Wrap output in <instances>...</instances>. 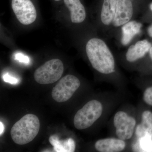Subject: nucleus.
<instances>
[{"instance_id": "f257e3e1", "label": "nucleus", "mask_w": 152, "mask_h": 152, "mask_svg": "<svg viewBox=\"0 0 152 152\" xmlns=\"http://www.w3.org/2000/svg\"><path fill=\"white\" fill-rule=\"evenodd\" d=\"M86 51L94 69L102 74L112 73L115 70V61L110 49L103 41L93 38L88 42Z\"/></svg>"}, {"instance_id": "f03ea898", "label": "nucleus", "mask_w": 152, "mask_h": 152, "mask_svg": "<svg viewBox=\"0 0 152 152\" xmlns=\"http://www.w3.org/2000/svg\"><path fill=\"white\" fill-rule=\"evenodd\" d=\"M39 129L40 122L38 117L34 114H27L12 127L11 137L16 144L25 145L34 140Z\"/></svg>"}, {"instance_id": "7ed1b4c3", "label": "nucleus", "mask_w": 152, "mask_h": 152, "mask_svg": "<svg viewBox=\"0 0 152 152\" xmlns=\"http://www.w3.org/2000/svg\"><path fill=\"white\" fill-rule=\"evenodd\" d=\"M102 111V105L99 101L92 100L88 102L75 115V127L78 130L90 127L101 117Z\"/></svg>"}, {"instance_id": "20e7f679", "label": "nucleus", "mask_w": 152, "mask_h": 152, "mask_svg": "<svg viewBox=\"0 0 152 152\" xmlns=\"http://www.w3.org/2000/svg\"><path fill=\"white\" fill-rule=\"evenodd\" d=\"M64 70L62 61L59 59H53L38 68L35 72L34 77L40 84L53 83L61 78Z\"/></svg>"}, {"instance_id": "39448f33", "label": "nucleus", "mask_w": 152, "mask_h": 152, "mask_svg": "<svg viewBox=\"0 0 152 152\" xmlns=\"http://www.w3.org/2000/svg\"><path fill=\"white\" fill-rule=\"evenodd\" d=\"M80 86V80L75 76L67 75L60 80L52 92L53 99L57 102L69 100Z\"/></svg>"}, {"instance_id": "423d86ee", "label": "nucleus", "mask_w": 152, "mask_h": 152, "mask_svg": "<svg viewBox=\"0 0 152 152\" xmlns=\"http://www.w3.org/2000/svg\"><path fill=\"white\" fill-rule=\"evenodd\" d=\"M12 7L17 18L22 24L30 25L36 20L37 11L31 0H12Z\"/></svg>"}, {"instance_id": "0eeeda50", "label": "nucleus", "mask_w": 152, "mask_h": 152, "mask_svg": "<svg viewBox=\"0 0 152 152\" xmlns=\"http://www.w3.org/2000/svg\"><path fill=\"white\" fill-rule=\"evenodd\" d=\"M136 124L134 118L124 112H118L114 117V124L116 128V133L119 138L123 140L131 138Z\"/></svg>"}, {"instance_id": "6e6552de", "label": "nucleus", "mask_w": 152, "mask_h": 152, "mask_svg": "<svg viewBox=\"0 0 152 152\" xmlns=\"http://www.w3.org/2000/svg\"><path fill=\"white\" fill-rule=\"evenodd\" d=\"M133 13V5L131 0H118L113 24L115 27L125 24L129 21Z\"/></svg>"}, {"instance_id": "1a4fd4ad", "label": "nucleus", "mask_w": 152, "mask_h": 152, "mask_svg": "<svg viewBox=\"0 0 152 152\" xmlns=\"http://www.w3.org/2000/svg\"><path fill=\"white\" fill-rule=\"evenodd\" d=\"M95 147L99 152H118L124 149L126 143L120 139H102L96 142Z\"/></svg>"}, {"instance_id": "9d476101", "label": "nucleus", "mask_w": 152, "mask_h": 152, "mask_svg": "<svg viewBox=\"0 0 152 152\" xmlns=\"http://www.w3.org/2000/svg\"><path fill=\"white\" fill-rule=\"evenodd\" d=\"M152 46L148 41L143 40L137 42L128 49L126 58L128 61L132 62L142 58L149 51Z\"/></svg>"}, {"instance_id": "9b49d317", "label": "nucleus", "mask_w": 152, "mask_h": 152, "mask_svg": "<svg viewBox=\"0 0 152 152\" xmlns=\"http://www.w3.org/2000/svg\"><path fill=\"white\" fill-rule=\"evenodd\" d=\"M64 2L70 11L72 23H79L84 21L86 18V10L80 0H64Z\"/></svg>"}, {"instance_id": "f8f14e48", "label": "nucleus", "mask_w": 152, "mask_h": 152, "mask_svg": "<svg viewBox=\"0 0 152 152\" xmlns=\"http://www.w3.org/2000/svg\"><path fill=\"white\" fill-rule=\"evenodd\" d=\"M136 135L138 137H152V113L145 111L142 115L141 123L137 126Z\"/></svg>"}, {"instance_id": "ddd939ff", "label": "nucleus", "mask_w": 152, "mask_h": 152, "mask_svg": "<svg viewBox=\"0 0 152 152\" xmlns=\"http://www.w3.org/2000/svg\"><path fill=\"white\" fill-rule=\"evenodd\" d=\"M142 25L140 23L132 21L128 22L124 25L122 30L121 42L126 45L130 42L135 36L140 32Z\"/></svg>"}, {"instance_id": "4468645a", "label": "nucleus", "mask_w": 152, "mask_h": 152, "mask_svg": "<svg viewBox=\"0 0 152 152\" xmlns=\"http://www.w3.org/2000/svg\"><path fill=\"white\" fill-rule=\"evenodd\" d=\"M49 142L53 147L55 152H73L75 150V142L71 138L60 140L56 135H53L50 137Z\"/></svg>"}, {"instance_id": "2eb2a0df", "label": "nucleus", "mask_w": 152, "mask_h": 152, "mask_svg": "<svg viewBox=\"0 0 152 152\" xmlns=\"http://www.w3.org/2000/svg\"><path fill=\"white\" fill-rule=\"evenodd\" d=\"M118 0H104L101 14L103 23L109 25L113 20Z\"/></svg>"}, {"instance_id": "dca6fc26", "label": "nucleus", "mask_w": 152, "mask_h": 152, "mask_svg": "<svg viewBox=\"0 0 152 152\" xmlns=\"http://www.w3.org/2000/svg\"><path fill=\"white\" fill-rule=\"evenodd\" d=\"M140 148L145 152L152 151V137H144L140 138Z\"/></svg>"}, {"instance_id": "f3484780", "label": "nucleus", "mask_w": 152, "mask_h": 152, "mask_svg": "<svg viewBox=\"0 0 152 152\" xmlns=\"http://www.w3.org/2000/svg\"><path fill=\"white\" fill-rule=\"evenodd\" d=\"M143 99L146 103L152 106V87L148 88L145 91L144 93Z\"/></svg>"}, {"instance_id": "a211bd4d", "label": "nucleus", "mask_w": 152, "mask_h": 152, "mask_svg": "<svg viewBox=\"0 0 152 152\" xmlns=\"http://www.w3.org/2000/svg\"><path fill=\"white\" fill-rule=\"evenodd\" d=\"M15 59L20 62L28 64L30 62V59L27 56H25L21 53H17L15 55Z\"/></svg>"}, {"instance_id": "6ab92c4d", "label": "nucleus", "mask_w": 152, "mask_h": 152, "mask_svg": "<svg viewBox=\"0 0 152 152\" xmlns=\"http://www.w3.org/2000/svg\"><path fill=\"white\" fill-rule=\"evenodd\" d=\"M3 79L6 83H10L12 84H15L18 83L19 80L18 79L12 77L10 74L6 73L3 75Z\"/></svg>"}, {"instance_id": "aec40b11", "label": "nucleus", "mask_w": 152, "mask_h": 152, "mask_svg": "<svg viewBox=\"0 0 152 152\" xmlns=\"http://www.w3.org/2000/svg\"><path fill=\"white\" fill-rule=\"evenodd\" d=\"M4 130V127L1 121L0 122V135L1 136Z\"/></svg>"}, {"instance_id": "412c9836", "label": "nucleus", "mask_w": 152, "mask_h": 152, "mask_svg": "<svg viewBox=\"0 0 152 152\" xmlns=\"http://www.w3.org/2000/svg\"><path fill=\"white\" fill-rule=\"evenodd\" d=\"M148 33L150 37H152V25L148 28Z\"/></svg>"}, {"instance_id": "4be33fe9", "label": "nucleus", "mask_w": 152, "mask_h": 152, "mask_svg": "<svg viewBox=\"0 0 152 152\" xmlns=\"http://www.w3.org/2000/svg\"><path fill=\"white\" fill-rule=\"evenodd\" d=\"M149 53L150 57H151V58L152 60V47L150 49Z\"/></svg>"}, {"instance_id": "5701e85b", "label": "nucleus", "mask_w": 152, "mask_h": 152, "mask_svg": "<svg viewBox=\"0 0 152 152\" xmlns=\"http://www.w3.org/2000/svg\"><path fill=\"white\" fill-rule=\"evenodd\" d=\"M150 7L151 10L152 11V3H151V4H150Z\"/></svg>"}, {"instance_id": "b1692460", "label": "nucleus", "mask_w": 152, "mask_h": 152, "mask_svg": "<svg viewBox=\"0 0 152 152\" xmlns=\"http://www.w3.org/2000/svg\"><path fill=\"white\" fill-rule=\"evenodd\" d=\"M56 1H61V0H54Z\"/></svg>"}]
</instances>
